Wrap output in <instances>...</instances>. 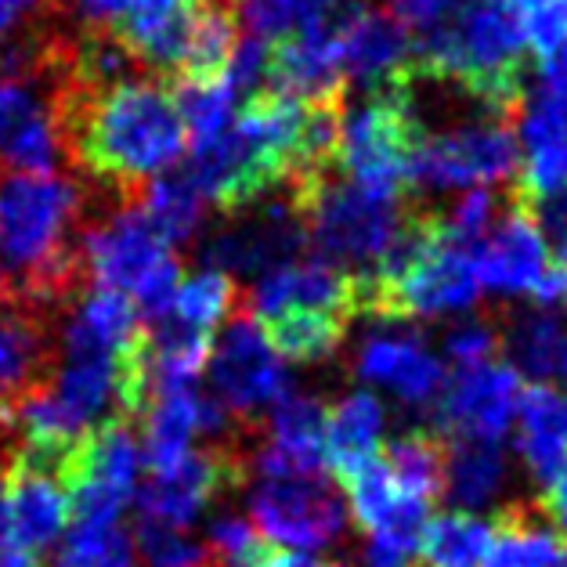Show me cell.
I'll return each instance as SVG.
<instances>
[{
    "mask_svg": "<svg viewBox=\"0 0 567 567\" xmlns=\"http://www.w3.org/2000/svg\"><path fill=\"white\" fill-rule=\"evenodd\" d=\"M142 206H145L148 220L159 228V235L174 246V250L199 231L203 217H206V203L196 192V185L188 182L185 167L182 171L171 167L167 174H159L156 182H148Z\"/></svg>",
    "mask_w": 567,
    "mask_h": 567,
    "instance_id": "cell-23",
    "label": "cell"
},
{
    "mask_svg": "<svg viewBox=\"0 0 567 567\" xmlns=\"http://www.w3.org/2000/svg\"><path fill=\"white\" fill-rule=\"evenodd\" d=\"M343 80L362 91H377L412 73V33L391 11L372 8L369 0H348L333 11Z\"/></svg>",
    "mask_w": 567,
    "mask_h": 567,
    "instance_id": "cell-11",
    "label": "cell"
},
{
    "mask_svg": "<svg viewBox=\"0 0 567 567\" xmlns=\"http://www.w3.org/2000/svg\"><path fill=\"white\" fill-rule=\"evenodd\" d=\"M174 94V105L182 113V123L188 131V142H206V137L220 134L235 116V91L228 84H174L167 80Z\"/></svg>",
    "mask_w": 567,
    "mask_h": 567,
    "instance_id": "cell-27",
    "label": "cell"
},
{
    "mask_svg": "<svg viewBox=\"0 0 567 567\" xmlns=\"http://www.w3.org/2000/svg\"><path fill=\"white\" fill-rule=\"evenodd\" d=\"M517 412H520L517 445L524 455V466L546 488L567 463V398L546 383H532L520 386Z\"/></svg>",
    "mask_w": 567,
    "mask_h": 567,
    "instance_id": "cell-16",
    "label": "cell"
},
{
    "mask_svg": "<svg viewBox=\"0 0 567 567\" xmlns=\"http://www.w3.org/2000/svg\"><path fill=\"white\" fill-rule=\"evenodd\" d=\"M488 553V524L474 514H441L426 520L416 567H481Z\"/></svg>",
    "mask_w": 567,
    "mask_h": 567,
    "instance_id": "cell-24",
    "label": "cell"
},
{
    "mask_svg": "<svg viewBox=\"0 0 567 567\" xmlns=\"http://www.w3.org/2000/svg\"><path fill=\"white\" fill-rule=\"evenodd\" d=\"M171 254L177 250L148 220L142 199L131 196L109 199V206L91 220V228L84 235V260H87L91 286L120 289V293H134L145 275Z\"/></svg>",
    "mask_w": 567,
    "mask_h": 567,
    "instance_id": "cell-9",
    "label": "cell"
},
{
    "mask_svg": "<svg viewBox=\"0 0 567 567\" xmlns=\"http://www.w3.org/2000/svg\"><path fill=\"white\" fill-rule=\"evenodd\" d=\"M445 351L460 369L492 362V358L503 351L499 318H470V322H460L445 337Z\"/></svg>",
    "mask_w": 567,
    "mask_h": 567,
    "instance_id": "cell-31",
    "label": "cell"
},
{
    "mask_svg": "<svg viewBox=\"0 0 567 567\" xmlns=\"http://www.w3.org/2000/svg\"><path fill=\"white\" fill-rule=\"evenodd\" d=\"M268 567H337V564H329V560H315V557H308V553H289V549H275L271 553V560H268Z\"/></svg>",
    "mask_w": 567,
    "mask_h": 567,
    "instance_id": "cell-37",
    "label": "cell"
},
{
    "mask_svg": "<svg viewBox=\"0 0 567 567\" xmlns=\"http://www.w3.org/2000/svg\"><path fill=\"white\" fill-rule=\"evenodd\" d=\"M246 303V289L231 279L225 271H199V275H188L177 289V300H174V315L182 318L185 326L199 329V333H210L217 337L220 326L239 311Z\"/></svg>",
    "mask_w": 567,
    "mask_h": 567,
    "instance_id": "cell-25",
    "label": "cell"
},
{
    "mask_svg": "<svg viewBox=\"0 0 567 567\" xmlns=\"http://www.w3.org/2000/svg\"><path fill=\"white\" fill-rule=\"evenodd\" d=\"M506 4H514L520 16H524V11H532L535 4H543V0H506Z\"/></svg>",
    "mask_w": 567,
    "mask_h": 567,
    "instance_id": "cell-39",
    "label": "cell"
},
{
    "mask_svg": "<svg viewBox=\"0 0 567 567\" xmlns=\"http://www.w3.org/2000/svg\"><path fill=\"white\" fill-rule=\"evenodd\" d=\"M254 449L225 445V441H206L192 445V452L177 463L171 474L145 477L134 488L137 514L145 520L171 524V528H188L217 495L239 492L250 481Z\"/></svg>",
    "mask_w": 567,
    "mask_h": 567,
    "instance_id": "cell-5",
    "label": "cell"
},
{
    "mask_svg": "<svg viewBox=\"0 0 567 567\" xmlns=\"http://www.w3.org/2000/svg\"><path fill=\"white\" fill-rule=\"evenodd\" d=\"M8 466L11 455L0 460V553L11 546V514H8Z\"/></svg>",
    "mask_w": 567,
    "mask_h": 567,
    "instance_id": "cell-36",
    "label": "cell"
},
{
    "mask_svg": "<svg viewBox=\"0 0 567 567\" xmlns=\"http://www.w3.org/2000/svg\"><path fill=\"white\" fill-rule=\"evenodd\" d=\"M250 318L282 362H322V358L337 354L351 329V318L315 308H275Z\"/></svg>",
    "mask_w": 567,
    "mask_h": 567,
    "instance_id": "cell-19",
    "label": "cell"
},
{
    "mask_svg": "<svg viewBox=\"0 0 567 567\" xmlns=\"http://www.w3.org/2000/svg\"><path fill=\"white\" fill-rule=\"evenodd\" d=\"M8 514H11V546L40 557L69 528V520H73V499H69L65 484L54 474L11 460Z\"/></svg>",
    "mask_w": 567,
    "mask_h": 567,
    "instance_id": "cell-14",
    "label": "cell"
},
{
    "mask_svg": "<svg viewBox=\"0 0 567 567\" xmlns=\"http://www.w3.org/2000/svg\"><path fill=\"white\" fill-rule=\"evenodd\" d=\"M148 0H54V19L69 33H109L113 37L127 19L142 16Z\"/></svg>",
    "mask_w": 567,
    "mask_h": 567,
    "instance_id": "cell-30",
    "label": "cell"
},
{
    "mask_svg": "<svg viewBox=\"0 0 567 567\" xmlns=\"http://www.w3.org/2000/svg\"><path fill=\"white\" fill-rule=\"evenodd\" d=\"M553 380H560V383L567 386V354L560 358V365H557V377H553Z\"/></svg>",
    "mask_w": 567,
    "mask_h": 567,
    "instance_id": "cell-40",
    "label": "cell"
},
{
    "mask_svg": "<svg viewBox=\"0 0 567 567\" xmlns=\"http://www.w3.org/2000/svg\"><path fill=\"white\" fill-rule=\"evenodd\" d=\"M210 380L214 398L246 423H257L254 416L260 409L279 405L289 394L282 358L265 343L246 303L220 326L210 354Z\"/></svg>",
    "mask_w": 567,
    "mask_h": 567,
    "instance_id": "cell-7",
    "label": "cell"
},
{
    "mask_svg": "<svg viewBox=\"0 0 567 567\" xmlns=\"http://www.w3.org/2000/svg\"><path fill=\"white\" fill-rule=\"evenodd\" d=\"M116 192L76 171H0V297L65 311L84 289V235Z\"/></svg>",
    "mask_w": 567,
    "mask_h": 567,
    "instance_id": "cell-1",
    "label": "cell"
},
{
    "mask_svg": "<svg viewBox=\"0 0 567 567\" xmlns=\"http://www.w3.org/2000/svg\"><path fill=\"white\" fill-rule=\"evenodd\" d=\"M514 123V116L484 113L452 131L426 134L409 171V196L431 188H481L509 177L517 171Z\"/></svg>",
    "mask_w": 567,
    "mask_h": 567,
    "instance_id": "cell-4",
    "label": "cell"
},
{
    "mask_svg": "<svg viewBox=\"0 0 567 567\" xmlns=\"http://www.w3.org/2000/svg\"><path fill=\"white\" fill-rule=\"evenodd\" d=\"M0 567H44V564H40V557H33V553H22L16 546H8L4 553H0Z\"/></svg>",
    "mask_w": 567,
    "mask_h": 567,
    "instance_id": "cell-38",
    "label": "cell"
},
{
    "mask_svg": "<svg viewBox=\"0 0 567 567\" xmlns=\"http://www.w3.org/2000/svg\"><path fill=\"white\" fill-rule=\"evenodd\" d=\"M506 481L503 441L449 437L445 449V499L460 506V514L481 509L495 499Z\"/></svg>",
    "mask_w": 567,
    "mask_h": 567,
    "instance_id": "cell-20",
    "label": "cell"
},
{
    "mask_svg": "<svg viewBox=\"0 0 567 567\" xmlns=\"http://www.w3.org/2000/svg\"><path fill=\"white\" fill-rule=\"evenodd\" d=\"M503 351L514 354L517 369H524L538 383L557 377L560 358L567 354V322L546 311H520L499 318Z\"/></svg>",
    "mask_w": 567,
    "mask_h": 567,
    "instance_id": "cell-22",
    "label": "cell"
},
{
    "mask_svg": "<svg viewBox=\"0 0 567 567\" xmlns=\"http://www.w3.org/2000/svg\"><path fill=\"white\" fill-rule=\"evenodd\" d=\"M466 0H391V16L405 25L412 37L434 30L449 16H455Z\"/></svg>",
    "mask_w": 567,
    "mask_h": 567,
    "instance_id": "cell-33",
    "label": "cell"
},
{
    "mask_svg": "<svg viewBox=\"0 0 567 567\" xmlns=\"http://www.w3.org/2000/svg\"><path fill=\"white\" fill-rule=\"evenodd\" d=\"M423 137L426 127L409 73L386 87L365 91V102L354 113H343L340 171L369 196L401 203L409 196V171Z\"/></svg>",
    "mask_w": 567,
    "mask_h": 567,
    "instance_id": "cell-3",
    "label": "cell"
},
{
    "mask_svg": "<svg viewBox=\"0 0 567 567\" xmlns=\"http://www.w3.org/2000/svg\"><path fill=\"white\" fill-rule=\"evenodd\" d=\"M535 503L546 514V520L553 524V528H557V535L567 543V463L560 466V474L546 484L543 495H538Z\"/></svg>",
    "mask_w": 567,
    "mask_h": 567,
    "instance_id": "cell-35",
    "label": "cell"
},
{
    "mask_svg": "<svg viewBox=\"0 0 567 567\" xmlns=\"http://www.w3.org/2000/svg\"><path fill=\"white\" fill-rule=\"evenodd\" d=\"M254 532L289 553L329 549L348 535V506L322 477H268L250 499Z\"/></svg>",
    "mask_w": 567,
    "mask_h": 567,
    "instance_id": "cell-6",
    "label": "cell"
},
{
    "mask_svg": "<svg viewBox=\"0 0 567 567\" xmlns=\"http://www.w3.org/2000/svg\"><path fill=\"white\" fill-rule=\"evenodd\" d=\"M520 19H524V44L532 48L538 62L567 40V0H543L532 11H524Z\"/></svg>",
    "mask_w": 567,
    "mask_h": 567,
    "instance_id": "cell-32",
    "label": "cell"
},
{
    "mask_svg": "<svg viewBox=\"0 0 567 567\" xmlns=\"http://www.w3.org/2000/svg\"><path fill=\"white\" fill-rule=\"evenodd\" d=\"M51 116L69 167L116 196L142 199L148 182L167 174L188 148L167 80L137 76L102 91L59 84Z\"/></svg>",
    "mask_w": 567,
    "mask_h": 567,
    "instance_id": "cell-2",
    "label": "cell"
},
{
    "mask_svg": "<svg viewBox=\"0 0 567 567\" xmlns=\"http://www.w3.org/2000/svg\"><path fill=\"white\" fill-rule=\"evenodd\" d=\"M62 365V311L0 297V420L54 386Z\"/></svg>",
    "mask_w": 567,
    "mask_h": 567,
    "instance_id": "cell-8",
    "label": "cell"
},
{
    "mask_svg": "<svg viewBox=\"0 0 567 567\" xmlns=\"http://www.w3.org/2000/svg\"><path fill=\"white\" fill-rule=\"evenodd\" d=\"M326 416L318 398L286 394L268 420V441L254 449V470L268 477H322L326 474Z\"/></svg>",
    "mask_w": 567,
    "mask_h": 567,
    "instance_id": "cell-12",
    "label": "cell"
},
{
    "mask_svg": "<svg viewBox=\"0 0 567 567\" xmlns=\"http://www.w3.org/2000/svg\"><path fill=\"white\" fill-rule=\"evenodd\" d=\"M520 398V377L514 365L481 362L455 369L445 380V391L431 405L434 431L441 437H477V441H503L514 423Z\"/></svg>",
    "mask_w": 567,
    "mask_h": 567,
    "instance_id": "cell-10",
    "label": "cell"
},
{
    "mask_svg": "<svg viewBox=\"0 0 567 567\" xmlns=\"http://www.w3.org/2000/svg\"><path fill=\"white\" fill-rule=\"evenodd\" d=\"M358 377L365 383L391 386L405 405L431 409L445 391L449 372L423 348L420 337H369L354 358Z\"/></svg>",
    "mask_w": 567,
    "mask_h": 567,
    "instance_id": "cell-15",
    "label": "cell"
},
{
    "mask_svg": "<svg viewBox=\"0 0 567 567\" xmlns=\"http://www.w3.org/2000/svg\"><path fill=\"white\" fill-rule=\"evenodd\" d=\"M343 488L351 495V517L365 535H372L380 524L391 517L394 503L401 499V492L394 488L391 474H386L383 460L369 463L365 470H358L351 481H343Z\"/></svg>",
    "mask_w": 567,
    "mask_h": 567,
    "instance_id": "cell-28",
    "label": "cell"
},
{
    "mask_svg": "<svg viewBox=\"0 0 567 567\" xmlns=\"http://www.w3.org/2000/svg\"><path fill=\"white\" fill-rule=\"evenodd\" d=\"M383 434V405L377 394L354 391L337 405H329L326 416V463L333 466L337 481H351L358 470L380 460Z\"/></svg>",
    "mask_w": 567,
    "mask_h": 567,
    "instance_id": "cell-17",
    "label": "cell"
},
{
    "mask_svg": "<svg viewBox=\"0 0 567 567\" xmlns=\"http://www.w3.org/2000/svg\"><path fill=\"white\" fill-rule=\"evenodd\" d=\"M445 449L449 437H441L434 426H416L380 449V460L401 495L434 506L445 499Z\"/></svg>",
    "mask_w": 567,
    "mask_h": 567,
    "instance_id": "cell-21",
    "label": "cell"
},
{
    "mask_svg": "<svg viewBox=\"0 0 567 567\" xmlns=\"http://www.w3.org/2000/svg\"><path fill=\"white\" fill-rule=\"evenodd\" d=\"M470 257H474L477 282L499 289V293H532L549 268L543 231L514 199L506 206V220H499V228L488 239H481Z\"/></svg>",
    "mask_w": 567,
    "mask_h": 567,
    "instance_id": "cell-13",
    "label": "cell"
},
{
    "mask_svg": "<svg viewBox=\"0 0 567 567\" xmlns=\"http://www.w3.org/2000/svg\"><path fill=\"white\" fill-rule=\"evenodd\" d=\"M54 567H134L131 535L120 524H69Z\"/></svg>",
    "mask_w": 567,
    "mask_h": 567,
    "instance_id": "cell-26",
    "label": "cell"
},
{
    "mask_svg": "<svg viewBox=\"0 0 567 567\" xmlns=\"http://www.w3.org/2000/svg\"><path fill=\"white\" fill-rule=\"evenodd\" d=\"M495 214H499V199L488 188H470L466 196L449 203L445 210H437L441 217V235H445L449 246H460V250H474L484 239V231L492 228Z\"/></svg>",
    "mask_w": 567,
    "mask_h": 567,
    "instance_id": "cell-29",
    "label": "cell"
},
{
    "mask_svg": "<svg viewBox=\"0 0 567 567\" xmlns=\"http://www.w3.org/2000/svg\"><path fill=\"white\" fill-rule=\"evenodd\" d=\"M564 538L546 520L538 503H506L488 524V553L481 567H549Z\"/></svg>",
    "mask_w": 567,
    "mask_h": 567,
    "instance_id": "cell-18",
    "label": "cell"
},
{
    "mask_svg": "<svg viewBox=\"0 0 567 567\" xmlns=\"http://www.w3.org/2000/svg\"><path fill=\"white\" fill-rule=\"evenodd\" d=\"M532 217L538 231H543V239L553 246V254L560 257L557 265H567V188H560L557 196H549L546 203H538Z\"/></svg>",
    "mask_w": 567,
    "mask_h": 567,
    "instance_id": "cell-34",
    "label": "cell"
}]
</instances>
